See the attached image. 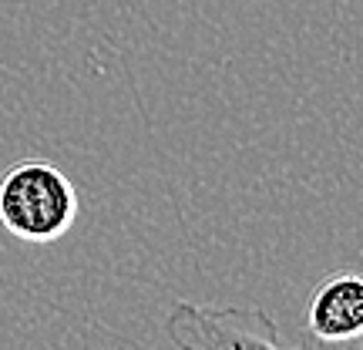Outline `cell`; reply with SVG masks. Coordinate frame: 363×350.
<instances>
[{
  "label": "cell",
  "instance_id": "obj_1",
  "mask_svg": "<svg viewBox=\"0 0 363 350\" xmlns=\"http://www.w3.org/2000/svg\"><path fill=\"white\" fill-rule=\"evenodd\" d=\"M78 189L48 158H21L0 175V226L34 246L57 243L78 219Z\"/></svg>",
  "mask_w": 363,
  "mask_h": 350
},
{
  "label": "cell",
  "instance_id": "obj_2",
  "mask_svg": "<svg viewBox=\"0 0 363 350\" xmlns=\"http://www.w3.org/2000/svg\"><path fill=\"white\" fill-rule=\"evenodd\" d=\"M165 337L175 350H293L262 307H219L195 300L172 303Z\"/></svg>",
  "mask_w": 363,
  "mask_h": 350
},
{
  "label": "cell",
  "instance_id": "obj_3",
  "mask_svg": "<svg viewBox=\"0 0 363 350\" xmlns=\"http://www.w3.org/2000/svg\"><path fill=\"white\" fill-rule=\"evenodd\" d=\"M299 350H363V273L340 270L313 286Z\"/></svg>",
  "mask_w": 363,
  "mask_h": 350
}]
</instances>
